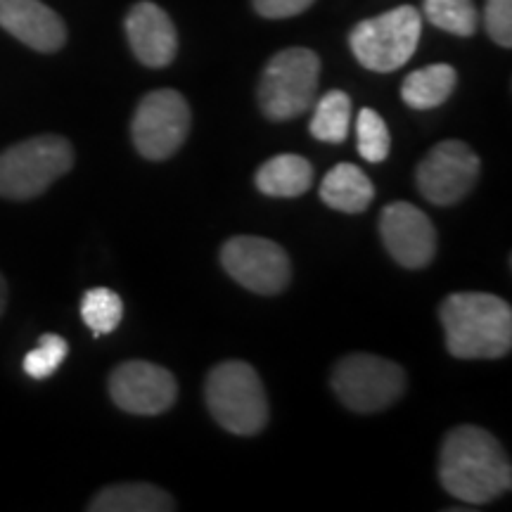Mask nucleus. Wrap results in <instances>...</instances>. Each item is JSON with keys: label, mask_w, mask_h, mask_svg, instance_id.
I'll list each match as a JSON object with an SVG mask.
<instances>
[{"label": "nucleus", "mask_w": 512, "mask_h": 512, "mask_svg": "<svg viewBox=\"0 0 512 512\" xmlns=\"http://www.w3.org/2000/svg\"><path fill=\"white\" fill-rule=\"evenodd\" d=\"M441 486L463 503H489L512 486V467L501 441L482 427L460 425L439 453Z\"/></svg>", "instance_id": "obj_1"}, {"label": "nucleus", "mask_w": 512, "mask_h": 512, "mask_svg": "<svg viewBox=\"0 0 512 512\" xmlns=\"http://www.w3.org/2000/svg\"><path fill=\"white\" fill-rule=\"evenodd\" d=\"M446 347L456 358H501L512 347V309L489 292H456L439 306Z\"/></svg>", "instance_id": "obj_2"}, {"label": "nucleus", "mask_w": 512, "mask_h": 512, "mask_svg": "<svg viewBox=\"0 0 512 512\" xmlns=\"http://www.w3.org/2000/svg\"><path fill=\"white\" fill-rule=\"evenodd\" d=\"M204 396L211 418L230 434L252 437L266 427L268 396L259 373L249 363H219L207 377Z\"/></svg>", "instance_id": "obj_3"}, {"label": "nucleus", "mask_w": 512, "mask_h": 512, "mask_svg": "<svg viewBox=\"0 0 512 512\" xmlns=\"http://www.w3.org/2000/svg\"><path fill=\"white\" fill-rule=\"evenodd\" d=\"M74 166L72 143L62 136H36L0 152V197L34 200Z\"/></svg>", "instance_id": "obj_4"}, {"label": "nucleus", "mask_w": 512, "mask_h": 512, "mask_svg": "<svg viewBox=\"0 0 512 512\" xmlns=\"http://www.w3.org/2000/svg\"><path fill=\"white\" fill-rule=\"evenodd\" d=\"M422 34V15L413 5L363 19L349 34L351 53L370 72H396L411 60Z\"/></svg>", "instance_id": "obj_5"}, {"label": "nucleus", "mask_w": 512, "mask_h": 512, "mask_svg": "<svg viewBox=\"0 0 512 512\" xmlns=\"http://www.w3.org/2000/svg\"><path fill=\"white\" fill-rule=\"evenodd\" d=\"M320 60L309 48H287L271 57L259 83V105L268 119H297L313 105Z\"/></svg>", "instance_id": "obj_6"}, {"label": "nucleus", "mask_w": 512, "mask_h": 512, "mask_svg": "<svg viewBox=\"0 0 512 512\" xmlns=\"http://www.w3.org/2000/svg\"><path fill=\"white\" fill-rule=\"evenodd\" d=\"M332 389L356 413H377L406 392V373L399 363L373 354H349L335 366Z\"/></svg>", "instance_id": "obj_7"}, {"label": "nucleus", "mask_w": 512, "mask_h": 512, "mask_svg": "<svg viewBox=\"0 0 512 512\" xmlns=\"http://www.w3.org/2000/svg\"><path fill=\"white\" fill-rule=\"evenodd\" d=\"M190 121V107L181 93L169 88L147 93L133 114V145L150 162H162L185 143Z\"/></svg>", "instance_id": "obj_8"}, {"label": "nucleus", "mask_w": 512, "mask_h": 512, "mask_svg": "<svg viewBox=\"0 0 512 512\" xmlns=\"http://www.w3.org/2000/svg\"><path fill=\"white\" fill-rule=\"evenodd\" d=\"M221 264L235 283L256 294H280L290 285V256L273 240L238 235L221 249Z\"/></svg>", "instance_id": "obj_9"}, {"label": "nucleus", "mask_w": 512, "mask_h": 512, "mask_svg": "<svg viewBox=\"0 0 512 512\" xmlns=\"http://www.w3.org/2000/svg\"><path fill=\"white\" fill-rule=\"evenodd\" d=\"M479 178V157L463 140L434 145L418 166L420 195L437 207H451L470 195Z\"/></svg>", "instance_id": "obj_10"}, {"label": "nucleus", "mask_w": 512, "mask_h": 512, "mask_svg": "<svg viewBox=\"0 0 512 512\" xmlns=\"http://www.w3.org/2000/svg\"><path fill=\"white\" fill-rule=\"evenodd\" d=\"M176 377L150 361H126L112 370L110 396L121 411L159 415L174 406Z\"/></svg>", "instance_id": "obj_11"}, {"label": "nucleus", "mask_w": 512, "mask_h": 512, "mask_svg": "<svg viewBox=\"0 0 512 512\" xmlns=\"http://www.w3.org/2000/svg\"><path fill=\"white\" fill-rule=\"evenodd\" d=\"M380 235L389 256L403 268H425L437 254V230L411 202L387 204L380 214Z\"/></svg>", "instance_id": "obj_12"}, {"label": "nucleus", "mask_w": 512, "mask_h": 512, "mask_svg": "<svg viewBox=\"0 0 512 512\" xmlns=\"http://www.w3.org/2000/svg\"><path fill=\"white\" fill-rule=\"evenodd\" d=\"M126 36L133 55L145 67L162 69L174 62L178 36L171 17L155 3H136L126 17Z\"/></svg>", "instance_id": "obj_13"}, {"label": "nucleus", "mask_w": 512, "mask_h": 512, "mask_svg": "<svg viewBox=\"0 0 512 512\" xmlns=\"http://www.w3.org/2000/svg\"><path fill=\"white\" fill-rule=\"evenodd\" d=\"M0 27L38 53H57L67 41L62 17L41 0H0Z\"/></svg>", "instance_id": "obj_14"}, {"label": "nucleus", "mask_w": 512, "mask_h": 512, "mask_svg": "<svg viewBox=\"0 0 512 512\" xmlns=\"http://www.w3.org/2000/svg\"><path fill=\"white\" fill-rule=\"evenodd\" d=\"M375 188L356 164H337L320 183V200L344 214H361L370 207Z\"/></svg>", "instance_id": "obj_15"}, {"label": "nucleus", "mask_w": 512, "mask_h": 512, "mask_svg": "<svg viewBox=\"0 0 512 512\" xmlns=\"http://www.w3.org/2000/svg\"><path fill=\"white\" fill-rule=\"evenodd\" d=\"M91 512H169L176 510L174 498L152 484H114L102 489L88 505Z\"/></svg>", "instance_id": "obj_16"}, {"label": "nucleus", "mask_w": 512, "mask_h": 512, "mask_svg": "<svg viewBox=\"0 0 512 512\" xmlns=\"http://www.w3.org/2000/svg\"><path fill=\"white\" fill-rule=\"evenodd\" d=\"M313 166L299 155H278L256 171V188L268 197H299L311 188Z\"/></svg>", "instance_id": "obj_17"}, {"label": "nucleus", "mask_w": 512, "mask_h": 512, "mask_svg": "<svg viewBox=\"0 0 512 512\" xmlns=\"http://www.w3.org/2000/svg\"><path fill=\"white\" fill-rule=\"evenodd\" d=\"M458 74L451 64H430L408 74L401 86V98L413 110H434L451 98Z\"/></svg>", "instance_id": "obj_18"}, {"label": "nucleus", "mask_w": 512, "mask_h": 512, "mask_svg": "<svg viewBox=\"0 0 512 512\" xmlns=\"http://www.w3.org/2000/svg\"><path fill=\"white\" fill-rule=\"evenodd\" d=\"M349 121L351 98L344 91H330L318 100L309 131L320 143H344L349 136Z\"/></svg>", "instance_id": "obj_19"}, {"label": "nucleus", "mask_w": 512, "mask_h": 512, "mask_svg": "<svg viewBox=\"0 0 512 512\" xmlns=\"http://www.w3.org/2000/svg\"><path fill=\"white\" fill-rule=\"evenodd\" d=\"M81 318L95 337L110 335L124 318V302L114 290L107 287H93L81 299Z\"/></svg>", "instance_id": "obj_20"}, {"label": "nucleus", "mask_w": 512, "mask_h": 512, "mask_svg": "<svg viewBox=\"0 0 512 512\" xmlns=\"http://www.w3.org/2000/svg\"><path fill=\"white\" fill-rule=\"evenodd\" d=\"M427 22L453 36H472L479 27V12L472 0H425Z\"/></svg>", "instance_id": "obj_21"}, {"label": "nucleus", "mask_w": 512, "mask_h": 512, "mask_svg": "<svg viewBox=\"0 0 512 512\" xmlns=\"http://www.w3.org/2000/svg\"><path fill=\"white\" fill-rule=\"evenodd\" d=\"M356 133H358V152L361 157L370 164H380L389 157L392 150V138H389V128L384 124V119L375 110L358 112L356 121Z\"/></svg>", "instance_id": "obj_22"}, {"label": "nucleus", "mask_w": 512, "mask_h": 512, "mask_svg": "<svg viewBox=\"0 0 512 512\" xmlns=\"http://www.w3.org/2000/svg\"><path fill=\"white\" fill-rule=\"evenodd\" d=\"M67 354V339L48 332V335L38 339V347L31 349L29 354L24 356V373H27L31 380H48L50 375L57 373V368L62 366Z\"/></svg>", "instance_id": "obj_23"}, {"label": "nucleus", "mask_w": 512, "mask_h": 512, "mask_svg": "<svg viewBox=\"0 0 512 512\" xmlns=\"http://www.w3.org/2000/svg\"><path fill=\"white\" fill-rule=\"evenodd\" d=\"M484 27L498 46H512V0H486Z\"/></svg>", "instance_id": "obj_24"}, {"label": "nucleus", "mask_w": 512, "mask_h": 512, "mask_svg": "<svg viewBox=\"0 0 512 512\" xmlns=\"http://www.w3.org/2000/svg\"><path fill=\"white\" fill-rule=\"evenodd\" d=\"M254 10L266 19H287L309 10L313 0H252Z\"/></svg>", "instance_id": "obj_25"}, {"label": "nucleus", "mask_w": 512, "mask_h": 512, "mask_svg": "<svg viewBox=\"0 0 512 512\" xmlns=\"http://www.w3.org/2000/svg\"><path fill=\"white\" fill-rule=\"evenodd\" d=\"M5 304H8V283H5L3 273H0V316H3Z\"/></svg>", "instance_id": "obj_26"}]
</instances>
